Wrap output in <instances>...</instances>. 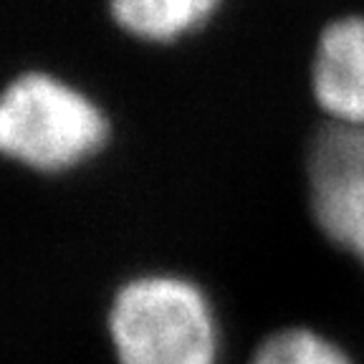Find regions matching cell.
I'll return each instance as SVG.
<instances>
[{
    "label": "cell",
    "instance_id": "6da1fadb",
    "mask_svg": "<svg viewBox=\"0 0 364 364\" xmlns=\"http://www.w3.org/2000/svg\"><path fill=\"white\" fill-rule=\"evenodd\" d=\"M117 364H218L220 329L190 279L144 273L117 289L107 314Z\"/></svg>",
    "mask_w": 364,
    "mask_h": 364
},
{
    "label": "cell",
    "instance_id": "7a4b0ae2",
    "mask_svg": "<svg viewBox=\"0 0 364 364\" xmlns=\"http://www.w3.org/2000/svg\"><path fill=\"white\" fill-rule=\"evenodd\" d=\"M109 142V117L89 94L46 71L11 79L0 99V149L41 175L94 159Z\"/></svg>",
    "mask_w": 364,
    "mask_h": 364
},
{
    "label": "cell",
    "instance_id": "3957f363",
    "mask_svg": "<svg viewBox=\"0 0 364 364\" xmlns=\"http://www.w3.org/2000/svg\"><path fill=\"white\" fill-rule=\"evenodd\" d=\"M306 193L316 228L364 268V127L326 124L309 144Z\"/></svg>",
    "mask_w": 364,
    "mask_h": 364
},
{
    "label": "cell",
    "instance_id": "277c9868",
    "mask_svg": "<svg viewBox=\"0 0 364 364\" xmlns=\"http://www.w3.org/2000/svg\"><path fill=\"white\" fill-rule=\"evenodd\" d=\"M311 94L334 124L364 127V13L326 23L311 56Z\"/></svg>",
    "mask_w": 364,
    "mask_h": 364
},
{
    "label": "cell",
    "instance_id": "5b68a950",
    "mask_svg": "<svg viewBox=\"0 0 364 364\" xmlns=\"http://www.w3.org/2000/svg\"><path fill=\"white\" fill-rule=\"evenodd\" d=\"M223 0H109V16L127 36L147 43H175L198 33Z\"/></svg>",
    "mask_w": 364,
    "mask_h": 364
},
{
    "label": "cell",
    "instance_id": "8992f818",
    "mask_svg": "<svg viewBox=\"0 0 364 364\" xmlns=\"http://www.w3.org/2000/svg\"><path fill=\"white\" fill-rule=\"evenodd\" d=\"M250 364H352V359L329 336L306 326H286L258 344Z\"/></svg>",
    "mask_w": 364,
    "mask_h": 364
}]
</instances>
